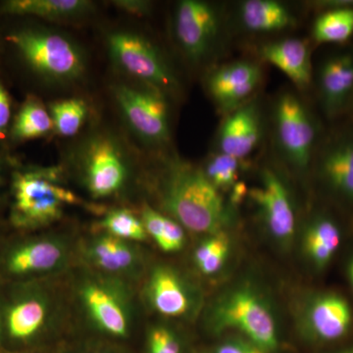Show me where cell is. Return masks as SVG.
Here are the masks:
<instances>
[{
  "mask_svg": "<svg viewBox=\"0 0 353 353\" xmlns=\"http://www.w3.org/2000/svg\"><path fill=\"white\" fill-rule=\"evenodd\" d=\"M159 201L167 216L192 233L225 231L232 212L201 168L172 159L159 183Z\"/></svg>",
  "mask_w": 353,
  "mask_h": 353,
  "instance_id": "cell-1",
  "label": "cell"
},
{
  "mask_svg": "<svg viewBox=\"0 0 353 353\" xmlns=\"http://www.w3.org/2000/svg\"><path fill=\"white\" fill-rule=\"evenodd\" d=\"M204 321L212 333L236 331L267 353L278 350L275 309L269 297L252 283H238L220 292L206 309Z\"/></svg>",
  "mask_w": 353,
  "mask_h": 353,
  "instance_id": "cell-2",
  "label": "cell"
},
{
  "mask_svg": "<svg viewBox=\"0 0 353 353\" xmlns=\"http://www.w3.org/2000/svg\"><path fill=\"white\" fill-rule=\"evenodd\" d=\"M11 220L22 229H38L59 219L65 206L78 197L60 185L52 169H26L16 172L12 183Z\"/></svg>",
  "mask_w": 353,
  "mask_h": 353,
  "instance_id": "cell-3",
  "label": "cell"
},
{
  "mask_svg": "<svg viewBox=\"0 0 353 353\" xmlns=\"http://www.w3.org/2000/svg\"><path fill=\"white\" fill-rule=\"evenodd\" d=\"M60 303L50 289L34 283L17 285L0 301V341L32 343L60 321Z\"/></svg>",
  "mask_w": 353,
  "mask_h": 353,
  "instance_id": "cell-4",
  "label": "cell"
},
{
  "mask_svg": "<svg viewBox=\"0 0 353 353\" xmlns=\"http://www.w3.org/2000/svg\"><path fill=\"white\" fill-rule=\"evenodd\" d=\"M8 41L28 66L46 80L70 82L80 78L85 70L82 50L59 32L25 28L10 34Z\"/></svg>",
  "mask_w": 353,
  "mask_h": 353,
  "instance_id": "cell-5",
  "label": "cell"
},
{
  "mask_svg": "<svg viewBox=\"0 0 353 353\" xmlns=\"http://www.w3.org/2000/svg\"><path fill=\"white\" fill-rule=\"evenodd\" d=\"M77 296L88 321L101 333L127 338L134 321L131 290L125 281L90 271L79 281Z\"/></svg>",
  "mask_w": 353,
  "mask_h": 353,
  "instance_id": "cell-6",
  "label": "cell"
},
{
  "mask_svg": "<svg viewBox=\"0 0 353 353\" xmlns=\"http://www.w3.org/2000/svg\"><path fill=\"white\" fill-rule=\"evenodd\" d=\"M273 122L276 146L285 163L296 173H305L317 138L310 111L299 95L288 90L276 99Z\"/></svg>",
  "mask_w": 353,
  "mask_h": 353,
  "instance_id": "cell-7",
  "label": "cell"
},
{
  "mask_svg": "<svg viewBox=\"0 0 353 353\" xmlns=\"http://www.w3.org/2000/svg\"><path fill=\"white\" fill-rule=\"evenodd\" d=\"M109 54L128 75L162 92H172L178 83L162 53L148 39L130 32L108 36Z\"/></svg>",
  "mask_w": 353,
  "mask_h": 353,
  "instance_id": "cell-8",
  "label": "cell"
},
{
  "mask_svg": "<svg viewBox=\"0 0 353 353\" xmlns=\"http://www.w3.org/2000/svg\"><path fill=\"white\" fill-rule=\"evenodd\" d=\"M220 8L201 0H182L176 6L174 30L183 54L194 63H201L214 53L222 36Z\"/></svg>",
  "mask_w": 353,
  "mask_h": 353,
  "instance_id": "cell-9",
  "label": "cell"
},
{
  "mask_svg": "<svg viewBox=\"0 0 353 353\" xmlns=\"http://www.w3.org/2000/svg\"><path fill=\"white\" fill-rule=\"evenodd\" d=\"M248 196L268 236L281 248H290L296 234V213L289 185L283 176L265 167L259 185L250 190Z\"/></svg>",
  "mask_w": 353,
  "mask_h": 353,
  "instance_id": "cell-10",
  "label": "cell"
},
{
  "mask_svg": "<svg viewBox=\"0 0 353 353\" xmlns=\"http://www.w3.org/2000/svg\"><path fill=\"white\" fill-rule=\"evenodd\" d=\"M116 101L134 134L150 145H163L170 137L169 108L164 92L127 85L114 88Z\"/></svg>",
  "mask_w": 353,
  "mask_h": 353,
  "instance_id": "cell-11",
  "label": "cell"
},
{
  "mask_svg": "<svg viewBox=\"0 0 353 353\" xmlns=\"http://www.w3.org/2000/svg\"><path fill=\"white\" fill-rule=\"evenodd\" d=\"M143 294L153 311L176 319L196 317L203 303L201 289L170 265L153 267L146 279Z\"/></svg>",
  "mask_w": 353,
  "mask_h": 353,
  "instance_id": "cell-12",
  "label": "cell"
},
{
  "mask_svg": "<svg viewBox=\"0 0 353 353\" xmlns=\"http://www.w3.org/2000/svg\"><path fill=\"white\" fill-rule=\"evenodd\" d=\"M70 254L69 241L63 236H37L7 250L2 257V269L12 278L41 277L66 268Z\"/></svg>",
  "mask_w": 353,
  "mask_h": 353,
  "instance_id": "cell-13",
  "label": "cell"
},
{
  "mask_svg": "<svg viewBox=\"0 0 353 353\" xmlns=\"http://www.w3.org/2000/svg\"><path fill=\"white\" fill-rule=\"evenodd\" d=\"M85 187L95 199L117 194L128 179V166L117 143L99 136L88 143L82 160Z\"/></svg>",
  "mask_w": 353,
  "mask_h": 353,
  "instance_id": "cell-14",
  "label": "cell"
},
{
  "mask_svg": "<svg viewBox=\"0 0 353 353\" xmlns=\"http://www.w3.org/2000/svg\"><path fill=\"white\" fill-rule=\"evenodd\" d=\"M352 325V311L345 297L323 292L309 297L299 310V326L306 338L331 343L347 336Z\"/></svg>",
  "mask_w": 353,
  "mask_h": 353,
  "instance_id": "cell-15",
  "label": "cell"
},
{
  "mask_svg": "<svg viewBox=\"0 0 353 353\" xmlns=\"http://www.w3.org/2000/svg\"><path fill=\"white\" fill-rule=\"evenodd\" d=\"M262 80V71L255 62H231L213 70L206 88L220 112L229 114L248 101Z\"/></svg>",
  "mask_w": 353,
  "mask_h": 353,
  "instance_id": "cell-16",
  "label": "cell"
},
{
  "mask_svg": "<svg viewBox=\"0 0 353 353\" xmlns=\"http://www.w3.org/2000/svg\"><path fill=\"white\" fill-rule=\"evenodd\" d=\"M83 257L95 272L121 279L134 278L143 269V257L132 241L108 234L90 239L83 246Z\"/></svg>",
  "mask_w": 353,
  "mask_h": 353,
  "instance_id": "cell-17",
  "label": "cell"
},
{
  "mask_svg": "<svg viewBox=\"0 0 353 353\" xmlns=\"http://www.w3.org/2000/svg\"><path fill=\"white\" fill-rule=\"evenodd\" d=\"M262 138V119L259 104L248 101L227 114L217 136L218 152L245 160L259 146Z\"/></svg>",
  "mask_w": 353,
  "mask_h": 353,
  "instance_id": "cell-18",
  "label": "cell"
},
{
  "mask_svg": "<svg viewBox=\"0 0 353 353\" xmlns=\"http://www.w3.org/2000/svg\"><path fill=\"white\" fill-rule=\"evenodd\" d=\"M318 90L329 115L347 105L353 94L352 53H340L325 60L318 72Z\"/></svg>",
  "mask_w": 353,
  "mask_h": 353,
  "instance_id": "cell-19",
  "label": "cell"
},
{
  "mask_svg": "<svg viewBox=\"0 0 353 353\" xmlns=\"http://www.w3.org/2000/svg\"><path fill=\"white\" fill-rule=\"evenodd\" d=\"M318 174L333 194L353 202V134L325 148L318 162Z\"/></svg>",
  "mask_w": 353,
  "mask_h": 353,
  "instance_id": "cell-20",
  "label": "cell"
},
{
  "mask_svg": "<svg viewBox=\"0 0 353 353\" xmlns=\"http://www.w3.org/2000/svg\"><path fill=\"white\" fill-rule=\"evenodd\" d=\"M260 57L275 66L292 81L297 88H308L312 81L310 50L303 39H284L262 46Z\"/></svg>",
  "mask_w": 353,
  "mask_h": 353,
  "instance_id": "cell-21",
  "label": "cell"
},
{
  "mask_svg": "<svg viewBox=\"0 0 353 353\" xmlns=\"http://www.w3.org/2000/svg\"><path fill=\"white\" fill-rule=\"evenodd\" d=\"M341 240V230L336 223L327 216L318 215L304 228L301 250L311 266L323 270L334 259Z\"/></svg>",
  "mask_w": 353,
  "mask_h": 353,
  "instance_id": "cell-22",
  "label": "cell"
},
{
  "mask_svg": "<svg viewBox=\"0 0 353 353\" xmlns=\"http://www.w3.org/2000/svg\"><path fill=\"white\" fill-rule=\"evenodd\" d=\"M238 16L243 30L256 34L284 31L296 21L289 7L276 0H246Z\"/></svg>",
  "mask_w": 353,
  "mask_h": 353,
  "instance_id": "cell-23",
  "label": "cell"
},
{
  "mask_svg": "<svg viewBox=\"0 0 353 353\" xmlns=\"http://www.w3.org/2000/svg\"><path fill=\"white\" fill-rule=\"evenodd\" d=\"M94 8L87 0H8L1 4V12L9 15L34 16L51 21L77 19Z\"/></svg>",
  "mask_w": 353,
  "mask_h": 353,
  "instance_id": "cell-24",
  "label": "cell"
},
{
  "mask_svg": "<svg viewBox=\"0 0 353 353\" xmlns=\"http://www.w3.org/2000/svg\"><path fill=\"white\" fill-rule=\"evenodd\" d=\"M141 222L148 236L165 252H176L185 243V228L169 216L155 210L150 205L143 206Z\"/></svg>",
  "mask_w": 353,
  "mask_h": 353,
  "instance_id": "cell-25",
  "label": "cell"
},
{
  "mask_svg": "<svg viewBox=\"0 0 353 353\" xmlns=\"http://www.w3.org/2000/svg\"><path fill=\"white\" fill-rule=\"evenodd\" d=\"M313 38L321 43H345L353 34V4H339L316 18Z\"/></svg>",
  "mask_w": 353,
  "mask_h": 353,
  "instance_id": "cell-26",
  "label": "cell"
},
{
  "mask_svg": "<svg viewBox=\"0 0 353 353\" xmlns=\"http://www.w3.org/2000/svg\"><path fill=\"white\" fill-rule=\"evenodd\" d=\"M53 129L50 113L36 97H29L23 104L11 125L13 141H25L46 136Z\"/></svg>",
  "mask_w": 353,
  "mask_h": 353,
  "instance_id": "cell-27",
  "label": "cell"
},
{
  "mask_svg": "<svg viewBox=\"0 0 353 353\" xmlns=\"http://www.w3.org/2000/svg\"><path fill=\"white\" fill-rule=\"evenodd\" d=\"M230 252L231 241L226 232L208 234L194 250V264L203 275H215L226 264Z\"/></svg>",
  "mask_w": 353,
  "mask_h": 353,
  "instance_id": "cell-28",
  "label": "cell"
},
{
  "mask_svg": "<svg viewBox=\"0 0 353 353\" xmlns=\"http://www.w3.org/2000/svg\"><path fill=\"white\" fill-rule=\"evenodd\" d=\"M50 116L53 129L62 137H73L80 131L85 116L87 105L82 99H64L51 104Z\"/></svg>",
  "mask_w": 353,
  "mask_h": 353,
  "instance_id": "cell-29",
  "label": "cell"
},
{
  "mask_svg": "<svg viewBox=\"0 0 353 353\" xmlns=\"http://www.w3.org/2000/svg\"><path fill=\"white\" fill-rule=\"evenodd\" d=\"M243 161L224 153H213L202 169L210 183L219 190L233 189L238 183L240 172L243 168Z\"/></svg>",
  "mask_w": 353,
  "mask_h": 353,
  "instance_id": "cell-30",
  "label": "cell"
},
{
  "mask_svg": "<svg viewBox=\"0 0 353 353\" xmlns=\"http://www.w3.org/2000/svg\"><path fill=\"white\" fill-rule=\"evenodd\" d=\"M101 227L106 234L121 240L143 241L148 238L141 220L128 209L110 211L101 221Z\"/></svg>",
  "mask_w": 353,
  "mask_h": 353,
  "instance_id": "cell-31",
  "label": "cell"
},
{
  "mask_svg": "<svg viewBox=\"0 0 353 353\" xmlns=\"http://www.w3.org/2000/svg\"><path fill=\"white\" fill-rule=\"evenodd\" d=\"M150 353H181V343L175 332L165 325H157L148 333Z\"/></svg>",
  "mask_w": 353,
  "mask_h": 353,
  "instance_id": "cell-32",
  "label": "cell"
},
{
  "mask_svg": "<svg viewBox=\"0 0 353 353\" xmlns=\"http://www.w3.org/2000/svg\"><path fill=\"white\" fill-rule=\"evenodd\" d=\"M11 120H12V101L8 90L0 81V139H3L11 129V125H12Z\"/></svg>",
  "mask_w": 353,
  "mask_h": 353,
  "instance_id": "cell-33",
  "label": "cell"
},
{
  "mask_svg": "<svg viewBox=\"0 0 353 353\" xmlns=\"http://www.w3.org/2000/svg\"><path fill=\"white\" fill-rule=\"evenodd\" d=\"M215 353H267L246 339H230L223 341L217 347Z\"/></svg>",
  "mask_w": 353,
  "mask_h": 353,
  "instance_id": "cell-34",
  "label": "cell"
},
{
  "mask_svg": "<svg viewBox=\"0 0 353 353\" xmlns=\"http://www.w3.org/2000/svg\"><path fill=\"white\" fill-rule=\"evenodd\" d=\"M116 6L131 13L143 14L148 12L150 3L145 1H115Z\"/></svg>",
  "mask_w": 353,
  "mask_h": 353,
  "instance_id": "cell-35",
  "label": "cell"
},
{
  "mask_svg": "<svg viewBox=\"0 0 353 353\" xmlns=\"http://www.w3.org/2000/svg\"><path fill=\"white\" fill-rule=\"evenodd\" d=\"M348 278H350V282L353 290V256L350 259V265H348Z\"/></svg>",
  "mask_w": 353,
  "mask_h": 353,
  "instance_id": "cell-36",
  "label": "cell"
},
{
  "mask_svg": "<svg viewBox=\"0 0 353 353\" xmlns=\"http://www.w3.org/2000/svg\"><path fill=\"white\" fill-rule=\"evenodd\" d=\"M343 353H353V348L352 350H347V352H343Z\"/></svg>",
  "mask_w": 353,
  "mask_h": 353,
  "instance_id": "cell-37",
  "label": "cell"
},
{
  "mask_svg": "<svg viewBox=\"0 0 353 353\" xmlns=\"http://www.w3.org/2000/svg\"><path fill=\"white\" fill-rule=\"evenodd\" d=\"M0 183H1V176H0Z\"/></svg>",
  "mask_w": 353,
  "mask_h": 353,
  "instance_id": "cell-38",
  "label": "cell"
},
{
  "mask_svg": "<svg viewBox=\"0 0 353 353\" xmlns=\"http://www.w3.org/2000/svg\"></svg>",
  "mask_w": 353,
  "mask_h": 353,
  "instance_id": "cell-39",
  "label": "cell"
}]
</instances>
